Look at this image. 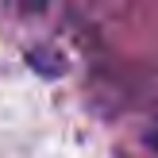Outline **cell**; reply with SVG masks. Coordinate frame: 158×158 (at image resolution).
I'll return each mask as SVG.
<instances>
[{
    "instance_id": "6da1fadb",
    "label": "cell",
    "mask_w": 158,
    "mask_h": 158,
    "mask_svg": "<svg viewBox=\"0 0 158 158\" xmlns=\"http://www.w3.org/2000/svg\"><path fill=\"white\" fill-rule=\"evenodd\" d=\"M27 4H31V8H43V4H46V0H27Z\"/></svg>"
}]
</instances>
